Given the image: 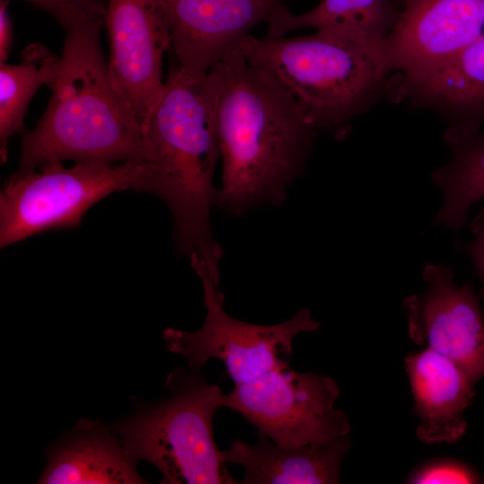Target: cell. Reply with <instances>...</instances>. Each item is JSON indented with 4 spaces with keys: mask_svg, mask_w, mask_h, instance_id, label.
Returning a JSON list of instances; mask_svg holds the SVG:
<instances>
[{
    "mask_svg": "<svg viewBox=\"0 0 484 484\" xmlns=\"http://www.w3.org/2000/svg\"><path fill=\"white\" fill-rule=\"evenodd\" d=\"M211 70L218 82L222 163L216 206L241 216L262 204H282L305 169L317 128L295 97L237 47Z\"/></svg>",
    "mask_w": 484,
    "mask_h": 484,
    "instance_id": "obj_1",
    "label": "cell"
},
{
    "mask_svg": "<svg viewBox=\"0 0 484 484\" xmlns=\"http://www.w3.org/2000/svg\"><path fill=\"white\" fill-rule=\"evenodd\" d=\"M217 105L214 73L197 75L177 65L142 128L149 193L171 212L176 251L197 275L220 285L222 249L211 225L218 194L213 173L220 159Z\"/></svg>",
    "mask_w": 484,
    "mask_h": 484,
    "instance_id": "obj_2",
    "label": "cell"
},
{
    "mask_svg": "<svg viewBox=\"0 0 484 484\" xmlns=\"http://www.w3.org/2000/svg\"><path fill=\"white\" fill-rule=\"evenodd\" d=\"M105 20L89 17L65 28L51 98L22 137L17 171L65 160L114 164L143 159L142 125L114 88L103 56Z\"/></svg>",
    "mask_w": 484,
    "mask_h": 484,
    "instance_id": "obj_3",
    "label": "cell"
},
{
    "mask_svg": "<svg viewBox=\"0 0 484 484\" xmlns=\"http://www.w3.org/2000/svg\"><path fill=\"white\" fill-rule=\"evenodd\" d=\"M384 39L335 26L297 37L248 34L237 48L295 97L317 129L342 136L391 68Z\"/></svg>",
    "mask_w": 484,
    "mask_h": 484,
    "instance_id": "obj_4",
    "label": "cell"
},
{
    "mask_svg": "<svg viewBox=\"0 0 484 484\" xmlns=\"http://www.w3.org/2000/svg\"><path fill=\"white\" fill-rule=\"evenodd\" d=\"M169 398L137 403L135 412L110 425L125 451L161 473L162 484H237L213 436V419L222 408L217 385L177 368L167 377Z\"/></svg>",
    "mask_w": 484,
    "mask_h": 484,
    "instance_id": "obj_5",
    "label": "cell"
},
{
    "mask_svg": "<svg viewBox=\"0 0 484 484\" xmlns=\"http://www.w3.org/2000/svg\"><path fill=\"white\" fill-rule=\"evenodd\" d=\"M149 193V169L142 158L118 163H47L16 171L0 193V246L37 233L76 228L85 212L108 194L125 190Z\"/></svg>",
    "mask_w": 484,
    "mask_h": 484,
    "instance_id": "obj_6",
    "label": "cell"
},
{
    "mask_svg": "<svg viewBox=\"0 0 484 484\" xmlns=\"http://www.w3.org/2000/svg\"><path fill=\"white\" fill-rule=\"evenodd\" d=\"M202 284L206 308L203 326L195 332L168 328L162 333L167 349L185 357L194 372H199L210 359H220L238 385L271 371L290 368L294 338L321 325L306 307L277 324L238 320L224 311V295L220 287L207 281Z\"/></svg>",
    "mask_w": 484,
    "mask_h": 484,
    "instance_id": "obj_7",
    "label": "cell"
},
{
    "mask_svg": "<svg viewBox=\"0 0 484 484\" xmlns=\"http://www.w3.org/2000/svg\"><path fill=\"white\" fill-rule=\"evenodd\" d=\"M339 394L333 378L287 368L235 385L229 393H223L221 403L274 443L298 447L349 434L347 415L334 408Z\"/></svg>",
    "mask_w": 484,
    "mask_h": 484,
    "instance_id": "obj_8",
    "label": "cell"
},
{
    "mask_svg": "<svg viewBox=\"0 0 484 484\" xmlns=\"http://www.w3.org/2000/svg\"><path fill=\"white\" fill-rule=\"evenodd\" d=\"M424 289L404 299L410 338L454 361L475 384L484 377V317L470 284L457 285L453 271L428 264Z\"/></svg>",
    "mask_w": 484,
    "mask_h": 484,
    "instance_id": "obj_9",
    "label": "cell"
},
{
    "mask_svg": "<svg viewBox=\"0 0 484 484\" xmlns=\"http://www.w3.org/2000/svg\"><path fill=\"white\" fill-rule=\"evenodd\" d=\"M105 25L112 84L143 125L164 83L162 58L170 48L158 0H109Z\"/></svg>",
    "mask_w": 484,
    "mask_h": 484,
    "instance_id": "obj_10",
    "label": "cell"
},
{
    "mask_svg": "<svg viewBox=\"0 0 484 484\" xmlns=\"http://www.w3.org/2000/svg\"><path fill=\"white\" fill-rule=\"evenodd\" d=\"M484 34V0H404L385 38L391 68L411 82Z\"/></svg>",
    "mask_w": 484,
    "mask_h": 484,
    "instance_id": "obj_11",
    "label": "cell"
},
{
    "mask_svg": "<svg viewBox=\"0 0 484 484\" xmlns=\"http://www.w3.org/2000/svg\"><path fill=\"white\" fill-rule=\"evenodd\" d=\"M178 66L203 75L287 0H158Z\"/></svg>",
    "mask_w": 484,
    "mask_h": 484,
    "instance_id": "obj_12",
    "label": "cell"
},
{
    "mask_svg": "<svg viewBox=\"0 0 484 484\" xmlns=\"http://www.w3.org/2000/svg\"><path fill=\"white\" fill-rule=\"evenodd\" d=\"M405 368L419 419L417 436L428 444L457 442L466 431L464 412L475 384L454 361L428 347L406 357Z\"/></svg>",
    "mask_w": 484,
    "mask_h": 484,
    "instance_id": "obj_13",
    "label": "cell"
},
{
    "mask_svg": "<svg viewBox=\"0 0 484 484\" xmlns=\"http://www.w3.org/2000/svg\"><path fill=\"white\" fill-rule=\"evenodd\" d=\"M48 462L39 483L135 484L147 481L120 438L99 420L82 418L46 449Z\"/></svg>",
    "mask_w": 484,
    "mask_h": 484,
    "instance_id": "obj_14",
    "label": "cell"
},
{
    "mask_svg": "<svg viewBox=\"0 0 484 484\" xmlns=\"http://www.w3.org/2000/svg\"><path fill=\"white\" fill-rule=\"evenodd\" d=\"M254 445L235 439L220 451L226 463L245 470L242 484H333L340 480L343 458L350 447L347 436L318 444L284 447L257 432Z\"/></svg>",
    "mask_w": 484,
    "mask_h": 484,
    "instance_id": "obj_15",
    "label": "cell"
},
{
    "mask_svg": "<svg viewBox=\"0 0 484 484\" xmlns=\"http://www.w3.org/2000/svg\"><path fill=\"white\" fill-rule=\"evenodd\" d=\"M411 83L422 96L464 112L470 121L466 139L476 134L475 122L484 117V34Z\"/></svg>",
    "mask_w": 484,
    "mask_h": 484,
    "instance_id": "obj_16",
    "label": "cell"
},
{
    "mask_svg": "<svg viewBox=\"0 0 484 484\" xmlns=\"http://www.w3.org/2000/svg\"><path fill=\"white\" fill-rule=\"evenodd\" d=\"M60 65V56L45 46L35 43L22 52V62H0V156L7 158L8 140L23 132L28 106L42 85L52 86Z\"/></svg>",
    "mask_w": 484,
    "mask_h": 484,
    "instance_id": "obj_17",
    "label": "cell"
},
{
    "mask_svg": "<svg viewBox=\"0 0 484 484\" xmlns=\"http://www.w3.org/2000/svg\"><path fill=\"white\" fill-rule=\"evenodd\" d=\"M399 13L388 0H322L311 10L295 14L286 7L267 23L264 36L274 39L295 30H315L347 26L372 37L385 39L393 27Z\"/></svg>",
    "mask_w": 484,
    "mask_h": 484,
    "instance_id": "obj_18",
    "label": "cell"
},
{
    "mask_svg": "<svg viewBox=\"0 0 484 484\" xmlns=\"http://www.w3.org/2000/svg\"><path fill=\"white\" fill-rule=\"evenodd\" d=\"M432 179L444 195L436 222L459 231L471 208L484 200V132L455 144L452 159Z\"/></svg>",
    "mask_w": 484,
    "mask_h": 484,
    "instance_id": "obj_19",
    "label": "cell"
},
{
    "mask_svg": "<svg viewBox=\"0 0 484 484\" xmlns=\"http://www.w3.org/2000/svg\"><path fill=\"white\" fill-rule=\"evenodd\" d=\"M56 19L64 29L80 20L106 18L107 6L99 0H26Z\"/></svg>",
    "mask_w": 484,
    "mask_h": 484,
    "instance_id": "obj_20",
    "label": "cell"
},
{
    "mask_svg": "<svg viewBox=\"0 0 484 484\" xmlns=\"http://www.w3.org/2000/svg\"><path fill=\"white\" fill-rule=\"evenodd\" d=\"M411 483H478L479 477L467 466L456 462H437L418 470L410 478Z\"/></svg>",
    "mask_w": 484,
    "mask_h": 484,
    "instance_id": "obj_21",
    "label": "cell"
},
{
    "mask_svg": "<svg viewBox=\"0 0 484 484\" xmlns=\"http://www.w3.org/2000/svg\"><path fill=\"white\" fill-rule=\"evenodd\" d=\"M473 232V238L465 245L464 250L474 264L484 287V205Z\"/></svg>",
    "mask_w": 484,
    "mask_h": 484,
    "instance_id": "obj_22",
    "label": "cell"
},
{
    "mask_svg": "<svg viewBox=\"0 0 484 484\" xmlns=\"http://www.w3.org/2000/svg\"><path fill=\"white\" fill-rule=\"evenodd\" d=\"M9 0L0 1V62H6L12 42V22L7 11Z\"/></svg>",
    "mask_w": 484,
    "mask_h": 484,
    "instance_id": "obj_23",
    "label": "cell"
}]
</instances>
